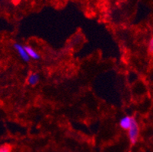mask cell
I'll return each mask as SVG.
<instances>
[{"instance_id":"obj_5","label":"cell","mask_w":153,"mask_h":152,"mask_svg":"<svg viewBox=\"0 0 153 152\" xmlns=\"http://www.w3.org/2000/svg\"><path fill=\"white\" fill-rule=\"evenodd\" d=\"M39 81H40V75L36 72H32L27 78V83L30 86H34L37 85Z\"/></svg>"},{"instance_id":"obj_7","label":"cell","mask_w":153,"mask_h":152,"mask_svg":"<svg viewBox=\"0 0 153 152\" xmlns=\"http://www.w3.org/2000/svg\"><path fill=\"white\" fill-rule=\"evenodd\" d=\"M148 52H149V53H150V54H152V53H153V39L152 38L150 39L149 42Z\"/></svg>"},{"instance_id":"obj_1","label":"cell","mask_w":153,"mask_h":152,"mask_svg":"<svg viewBox=\"0 0 153 152\" xmlns=\"http://www.w3.org/2000/svg\"><path fill=\"white\" fill-rule=\"evenodd\" d=\"M128 138L132 145H135L137 142L140 136V126L136 119H133L132 125L128 129Z\"/></svg>"},{"instance_id":"obj_2","label":"cell","mask_w":153,"mask_h":152,"mask_svg":"<svg viewBox=\"0 0 153 152\" xmlns=\"http://www.w3.org/2000/svg\"><path fill=\"white\" fill-rule=\"evenodd\" d=\"M13 47L16 50V52L18 53V54H19V56H20V58L22 59V60L27 62L30 61V59L29 58L28 55L26 53L25 50V47H24V46L22 44H19V43H15L13 44Z\"/></svg>"},{"instance_id":"obj_6","label":"cell","mask_w":153,"mask_h":152,"mask_svg":"<svg viewBox=\"0 0 153 152\" xmlns=\"http://www.w3.org/2000/svg\"><path fill=\"white\" fill-rule=\"evenodd\" d=\"M12 148L9 145H3L0 146V152H11Z\"/></svg>"},{"instance_id":"obj_4","label":"cell","mask_w":153,"mask_h":152,"mask_svg":"<svg viewBox=\"0 0 153 152\" xmlns=\"http://www.w3.org/2000/svg\"><path fill=\"white\" fill-rule=\"evenodd\" d=\"M24 47H25V50L26 53H27V55H28L30 59H34V60H37V59H39L41 58L40 54H39L33 47H31L30 46L28 45L24 46Z\"/></svg>"},{"instance_id":"obj_3","label":"cell","mask_w":153,"mask_h":152,"mask_svg":"<svg viewBox=\"0 0 153 152\" xmlns=\"http://www.w3.org/2000/svg\"><path fill=\"white\" fill-rule=\"evenodd\" d=\"M134 118L130 116H124L120 119L119 122V125L120 127L123 130H128L129 128L131 126L132 122H133Z\"/></svg>"}]
</instances>
